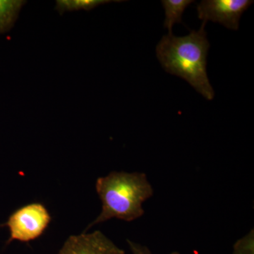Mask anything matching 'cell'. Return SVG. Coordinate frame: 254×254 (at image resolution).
I'll use <instances>...</instances> for the list:
<instances>
[{
    "mask_svg": "<svg viewBox=\"0 0 254 254\" xmlns=\"http://www.w3.org/2000/svg\"><path fill=\"white\" fill-rule=\"evenodd\" d=\"M203 21L198 31L186 36H164L156 47L157 58L168 73L185 79L207 100L215 92L207 74V55L210 43Z\"/></svg>",
    "mask_w": 254,
    "mask_h": 254,
    "instance_id": "obj_1",
    "label": "cell"
},
{
    "mask_svg": "<svg viewBox=\"0 0 254 254\" xmlns=\"http://www.w3.org/2000/svg\"><path fill=\"white\" fill-rule=\"evenodd\" d=\"M95 189L102 201V210L83 232L98 224L117 218L131 222L144 214L143 203L153 194V187L142 173L112 172L99 177Z\"/></svg>",
    "mask_w": 254,
    "mask_h": 254,
    "instance_id": "obj_2",
    "label": "cell"
},
{
    "mask_svg": "<svg viewBox=\"0 0 254 254\" xmlns=\"http://www.w3.org/2000/svg\"><path fill=\"white\" fill-rule=\"evenodd\" d=\"M51 221L48 209L39 203L21 207L10 215L6 221L9 228L8 243L13 241L28 242L43 235Z\"/></svg>",
    "mask_w": 254,
    "mask_h": 254,
    "instance_id": "obj_3",
    "label": "cell"
},
{
    "mask_svg": "<svg viewBox=\"0 0 254 254\" xmlns=\"http://www.w3.org/2000/svg\"><path fill=\"white\" fill-rule=\"evenodd\" d=\"M253 3L251 0H203L197 5L198 16L204 22L220 23L237 31L241 16Z\"/></svg>",
    "mask_w": 254,
    "mask_h": 254,
    "instance_id": "obj_4",
    "label": "cell"
},
{
    "mask_svg": "<svg viewBox=\"0 0 254 254\" xmlns=\"http://www.w3.org/2000/svg\"><path fill=\"white\" fill-rule=\"evenodd\" d=\"M58 254H125L103 232H83L65 241Z\"/></svg>",
    "mask_w": 254,
    "mask_h": 254,
    "instance_id": "obj_5",
    "label": "cell"
},
{
    "mask_svg": "<svg viewBox=\"0 0 254 254\" xmlns=\"http://www.w3.org/2000/svg\"><path fill=\"white\" fill-rule=\"evenodd\" d=\"M165 12L164 27L169 31V35H173L172 31L175 23H182V16L187 6L194 2L193 0H163L161 1Z\"/></svg>",
    "mask_w": 254,
    "mask_h": 254,
    "instance_id": "obj_6",
    "label": "cell"
},
{
    "mask_svg": "<svg viewBox=\"0 0 254 254\" xmlns=\"http://www.w3.org/2000/svg\"><path fill=\"white\" fill-rule=\"evenodd\" d=\"M25 3L22 0H0V33L12 27Z\"/></svg>",
    "mask_w": 254,
    "mask_h": 254,
    "instance_id": "obj_7",
    "label": "cell"
},
{
    "mask_svg": "<svg viewBox=\"0 0 254 254\" xmlns=\"http://www.w3.org/2000/svg\"><path fill=\"white\" fill-rule=\"evenodd\" d=\"M121 2V1H110V0H58L56 1V9L60 14L66 11H78L84 9L90 11L100 6L110 2Z\"/></svg>",
    "mask_w": 254,
    "mask_h": 254,
    "instance_id": "obj_8",
    "label": "cell"
},
{
    "mask_svg": "<svg viewBox=\"0 0 254 254\" xmlns=\"http://www.w3.org/2000/svg\"><path fill=\"white\" fill-rule=\"evenodd\" d=\"M233 254H254V230L234 245Z\"/></svg>",
    "mask_w": 254,
    "mask_h": 254,
    "instance_id": "obj_9",
    "label": "cell"
},
{
    "mask_svg": "<svg viewBox=\"0 0 254 254\" xmlns=\"http://www.w3.org/2000/svg\"><path fill=\"white\" fill-rule=\"evenodd\" d=\"M127 244L129 247L132 254H153L149 249L145 246L141 245V244L136 243L129 240H127ZM170 254H180L178 252H173Z\"/></svg>",
    "mask_w": 254,
    "mask_h": 254,
    "instance_id": "obj_10",
    "label": "cell"
}]
</instances>
